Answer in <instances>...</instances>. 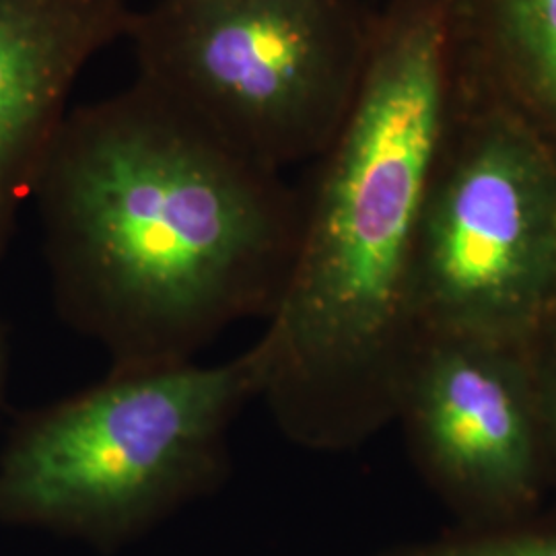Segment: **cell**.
<instances>
[{
  "instance_id": "9",
  "label": "cell",
  "mask_w": 556,
  "mask_h": 556,
  "mask_svg": "<svg viewBox=\"0 0 556 556\" xmlns=\"http://www.w3.org/2000/svg\"><path fill=\"white\" fill-rule=\"evenodd\" d=\"M390 556H556V528L439 540Z\"/></svg>"
},
{
  "instance_id": "10",
  "label": "cell",
  "mask_w": 556,
  "mask_h": 556,
  "mask_svg": "<svg viewBox=\"0 0 556 556\" xmlns=\"http://www.w3.org/2000/svg\"><path fill=\"white\" fill-rule=\"evenodd\" d=\"M532 355L536 369L538 396L548 452L551 480H556V316L542 326L532 340Z\"/></svg>"
},
{
  "instance_id": "4",
  "label": "cell",
  "mask_w": 556,
  "mask_h": 556,
  "mask_svg": "<svg viewBox=\"0 0 556 556\" xmlns=\"http://www.w3.org/2000/svg\"><path fill=\"white\" fill-rule=\"evenodd\" d=\"M126 41L135 80L280 174L337 137L374 43L346 0H151Z\"/></svg>"
},
{
  "instance_id": "7",
  "label": "cell",
  "mask_w": 556,
  "mask_h": 556,
  "mask_svg": "<svg viewBox=\"0 0 556 556\" xmlns=\"http://www.w3.org/2000/svg\"><path fill=\"white\" fill-rule=\"evenodd\" d=\"M132 0H0V262L89 64L126 40Z\"/></svg>"
},
{
  "instance_id": "11",
  "label": "cell",
  "mask_w": 556,
  "mask_h": 556,
  "mask_svg": "<svg viewBox=\"0 0 556 556\" xmlns=\"http://www.w3.org/2000/svg\"><path fill=\"white\" fill-rule=\"evenodd\" d=\"M9 369H11V344H9V332L4 321L0 319V408L9 383Z\"/></svg>"
},
{
  "instance_id": "1",
  "label": "cell",
  "mask_w": 556,
  "mask_h": 556,
  "mask_svg": "<svg viewBox=\"0 0 556 556\" xmlns=\"http://www.w3.org/2000/svg\"><path fill=\"white\" fill-rule=\"evenodd\" d=\"M31 202L59 318L110 369L192 363L277 307L301 197L139 80L75 105Z\"/></svg>"
},
{
  "instance_id": "6",
  "label": "cell",
  "mask_w": 556,
  "mask_h": 556,
  "mask_svg": "<svg viewBox=\"0 0 556 556\" xmlns=\"http://www.w3.org/2000/svg\"><path fill=\"white\" fill-rule=\"evenodd\" d=\"M396 420L422 475L478 516H519L551 480L532 340L422 334Z\"/></svg>"
},
{
  "instance_id": "8",
  "label": "cell",
  "mask_w": 556,
  "mask_h": 556,
  "mask_svg": "<svg viewBox=\"0 0 556 556\" xmlns=\"http://www.w3.org/2000/svg\"><path fill=\"white\" fill-rule=\"evenodd\" d=\"M501 20L530 87L556 114V0H501Z\"/></svg>"
},
{
  "instance_id": "12",
  "label": "cell",
  "mask_w": 556,
  "mask_h": 556,
  "mask_svg": "<svg viewBox=\"0 0 556 556\" xmlns=\"http://www.w3.org/2000/svg\"><path fill=\"white\" fill-rule=\"evenodd\" d=\"M553 314H555V316H556V305H555V312H553Z\"/></svg>"
},
{
  "instance_id": "3",
  "label": "cell",
  "mask_w": 556,
  "mask_h": 556,
  "mask_svg": "<svg viewBox=\"0 0 556 556\" xmlns=\"http://www.w3.org/2000/svg\"><path fill=\"white\" fill-rule=\"evenodd\" d=\"M260 397L252 351L215 365L110 369L23 413L0 447V519L98 544L135 536L215 491Z\"/></svg>"
},
{
  "instance_id": "5",
  "label": "cell",
  "mask_w": 556,
  "mask_h": 556,
  "mask_svg": "<svg viewBox=\"0 0 556 556\" xmlns=\"http://www.w3.org/2000/svg\"><path fill=\"white\" fill-rule=\"evenodd\" d=\"M422 334L534 340L556 305V155L498 122L439 163L420 220Z\"/></svg>"
},
{
  "instance_id": "2",
  "label": "cell",
  "mask_w": 556,
  "mask_h": 556,
  "mask_svg": "<svg viewBox=\"0 0 556 556\" xmlns=\"http://www.w3.org/2000/svg\"><path fill=\"white\" fill-rule=\"evenodd\" d=\"M443 54L425 17L388 23L357 96L301 197L298 250L250 346L278 431L321 454L392 420L422 340L417 248L441 163Z\"/></svg>"
}]
</instances>
